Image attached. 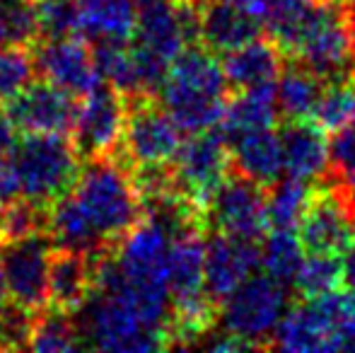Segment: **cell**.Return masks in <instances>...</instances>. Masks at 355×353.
Returning <instances> with one entry per match:
<instances>
[{
	"label": "cell",
	"mask_w": 355,
	"mask_h": 353,
	"mask_svg": "<svg viewBox=\"0 0 355 353\" xmlns=\"http://www.w3.org/2000/svg\"><path fill=\"white\" fill-rule=\"evenodd\" d=\"M322 305L324 315H327L329 325H331L334 339H336V349H351L355 351V293H324L317 298Z\"/></svg>",
	"instance_id": "obj_34"
},
{
	"label": "cell",
	"mask_w": 355,
	"mask_h": 353,
	"mask_svg": "<svg viewBox=\"0 0 355 353\" xmlns=\"http://www.w3.org/2000/svg\"><path fill=\"white\" fill-rule=\"evenodd\" d=\"M27 349L32 351H78L83 349L78 322L73 312L44 305L34 312Z\"/></svg>",
	"instance_id": "obj_26"
},
{
	"label": "cell",
	"mask_w": 355,
	"mask_h": 353,
	"mask_svg": "<svg viewBox=\"0 0 355 353\" xmlns=\"http://www.w3.org/2000/svg\"><path fill=\"white\" fill-rule=\"evenodd\" d=\"M182 146V131L172 121L164 107L155 102V94L126 97V123H123L119 155L131 170L172 165Z\"/></svg>",
	"instance_id": "obj_5"
},
{
	"label": "cell",
	"mask_w": 355,
	"mask_h": 353,
	"mask_svg": "<svg viewBox=\"0 0 355 353\" xmlns=\"http://www.w3.org/2000/svg\"><path fill=\"white\" fill-rule=\"evenodd\" d=\"M19 179L15 172V165L10 160V155L0 157V206H8L10 201L19 198Z\"/></svg>",
	"instance_id": "obj_38"
},
{
	"label": "cell",
	"mask_w": 355,
	"mask_h": 353,
	"mask_svg": "<svg viewBox=\"0 0 355 353\" xmlns=\"http://www.w3.org/2000/svg\"><path fill=\"white\" fill-rule=\"evenodd\" d=\"M32 56L34 68L44 80L66 89L73 97H83L99 83L94 71L92 46L83 37H58V39H37Z\"/></svg>",
	"instance_id": "obj_13"
},
{
	"label": "cell",
	"mask_w": 355,
	"mask_h": 353,
	"mask_svg": "<svg viewBox=\"0 0 355 353\" xmlns=\"http://www.w3.org/2000/svg\"><path fill=\"white\" fill-rule=\"evenodd\" d=\"M324 83L327 85H322V92H319L309 119L322 131L336 133L355 121V71Z\"/></svg>",
	"instance_id": "obj_27"
},
{
	"label": "cell",
	"mask_w": 355,
	"mask_h": 353,
	"mask_svg": "<svg viewBox=\"0 0 355 353\" xmlns=\"http://www.w3.org/2000/svg\"><path fill=\"white\" fill-rule=\"evenodd\" d=\"M8 300V293H5V281H3V266H0V305Z\"/></svg>",
	"instance_id": "obj_45"
},
{
	"label": "cell",
	"mask_w": 355,
	"mask_h": 353,
	"mask_svg": "<svg viewBox=\"0 0 355 353\" xmlns=\"http://www.w3.org/2000/svg\"><path fill=\"white\" fill-rule=\"evenodd\" d=\"M283 51L273 39L254 37L247 44L223 53L220 68L227 85L249 89L259 85H271L283 71Z\"/></svg>",
	"instance_id": "obj_19"
},
{
	"label": "cell",
	"mask_w": 355,
	"mask_h": 353,
	"mask_svg": "<svg viewBox=\"0 0 355 353\" xmlns=\"http://www.w3.org/2000/svg\"><path fill=\"white\" fill-rule=\"evenodd\" d=\"M92 259L71 250H53L49 261L46 305L78 312L92 293Z\"/></svg>",
	"instance_id": "obj_20"
},
{
	"label": "cell",
	"mask_w": 355,
	"mask_h": 353,
	"mask_svg": "<svg viewBox=\"0 0 355 353\" xmlns=\"http://www.w3.org/2000/svg\"><path fill=\"white\" fill-rule=\"evenodd\" d=\"M71 196L99 240L109 247L116 245L145 216L131 167L119 155L85 160L71 187Z\"/></svg>",
	"instance_id": "obj_2"
},
{
	"label": "cell",
	"mask_w": 355,
	"mask_h": 353,
	"mask_svg": "<svg viewBox=\"0 0 355 353\" xmlns=\"http://www.w3.org/2000/svg\"><path fill=\"white\" fill-rule=\"evenodd\" d=\"M341 283V259L329 252H304V259L293 278V288L300 298H319L331 293Z\"/></svg>",
	"instance_id": "obj_30"
},
{
	"label": "cell",
	"mask_w": 355,
	"mask_h": 353,
	"mask_svg": "<svg viewBox=\"0 0 355 353\" xmlns=\"http://www.w3.org/2000/svg\"><path fill=\"white\" fill-rule=\"evenodd\" d=\"M309 196H312V187L304 179L288 177L285 182L276 179L271 184V191H266L268 227H273V230H295L304 208H307Z\"/></svg>",
	"instance_id": "obj_28"
},
{
	"label": "cell",
	"mask_w": 355,
	"mask_h": 353,
	"mask_svg": "<svg viewBox=\"0 0 355 353\" xmlns=\"http://www.w3.org/2000/svg\"><path fill=\"white\" fill-rule=\"evenodd\" d=\"M334 187L355 206V121L336 131V138L329 146V170Z\"/></svg>",
	"instance_id": "obj_33"
},
{
	"label": "cell",
	"mask_w": 355,
	"mask_h": 353,
	"mask_svg": "<svg viewBox=\"0 0 355 353\" xmlns=\"http://www.w3.org/2000/svg\"><path fill=\"white\" fill-rule=\"evenodd\" d=\"M355 235V206L336 187L312 189L297 223V240L304 252L341 255Z\"/></svg>",
	"instance_id": "obj_12"
},
{
	"label": "cell",
	"mask_w": 355,
	"mask_h": 353,
	"mask_svg": "<svg viewBox=\"0 0 355 353\" xmlns=\"http://www.w3.org/2000/svg\"><path fill=\"white\" fill-rule=\"evenodd\" d=\"M343 17L346 15L336 3L319 0L317 12L288 56L322 80L353 73L355 46L348 22Z\"/></svg>",
	"instance_id": "obj_7"
},
{
	"label": "cell",
	"mask_w": 355,
	"mask_h": 353,
	"mask_svg": "<svg viewBox=\"0 0 355 353\" xmlns=\"http://www.w3.org/2000/svg\"><path fill=\"white\" fill-rule=\"evenodd\" d=\"M46 206H39V203L27 201L22 196L15 198L8 206H0V245L34 235V232H46Z\"/></svg>",
	"instance_id": "obj_31"
},
{
	"label": "cell",
	"mask_w": 355,
	"mask_h": 353,
	"mask_svg": "<svg viewBox=\"0 0 355 353\" xmlns=\"http://www.w3.org/2000/svg\"><path fill=\"white\" fill-rule=\"evenodd\" d=\"M0 19L5 24L10 44L32 46L39 39L34 0H0Z\"/></svg>",
	"instance_id": "obj_35"
},
{
	"label": "cell",
	"mask_w": 355,
	"mask_h": 353,
	"mask_svg": "<svg viewBox=\"0 0 355 353\" xmlns=\"http://www.w3.org/2000/svg\"><path fill=\"white\" fill-rule=\"evenodd\" d=\"M75 315L83 349L99 351H159L167 349L162 334L153 332L141 320L121 291H92Z\"/></svg>",
	"instance_id": "obj_4"
},
{
	"label": "cell",
	"mask_w": 355,
	"mask_h": 353,
	"mask_svg": "<svg viewBox=\"0 0 355 353\" xmlns=\"http://www.w3.org/2000/svg\"><path fill=\"white\" fill-rule=\"evenodd\" d=\"M304 259V250L293 230H273L261 247V266L266 276L281 286H293V278Z\"/></svg>",
	"instance_id": "obj_29"
},
{
	"label": "cell",
	"mask_w": 355,
	"mask_h": 353,
	"mask_svg": "<svg viewBox=\"0 0 355 353\" xmlns=\"http://www.w3.org/2000/svg\"><path fill=\"white\" fill-rule=\"evenodd\" d=\"M206 221H211L218 232L225 235L254 242L261 240L268 232L266 187L230 170L215 189Z\"/></svg>",
	"instance_id": "obj_11"
},
{
	"label": "cell",
	"mask_w": 355,
	"mask_h": 353,
	"mask_svg": "<svg viewBox=\"0 0 355 353\" xmlns=\"http://www.w3.org/2000/svg\"><path fill=\"white\" fill-rule=\"evenodd\" d=\"M157 94L179 131L193 136L213 131L223 119L227 107V80L213 51L189 44L169 63Z\"/></svg>",
	"instance_id": "obj_1"
},
{
	"label": "cell",
	"mask_w": 355,
	"mask_h": 353,
	"mask_svg": "<svg viewBox=\"0 0 355 353\" xmlns=\"http://www.w3.org/2000/svg\"><path fill=\"white\" fill-rule=\"evenodd\" d=\"M225 3L234 5V8L242 10V12L249 15V17H254L257 22H263L266 15H268V10H271L273 0H225Z\"/></svg>",
	"instance_id": "obj_40"
},
{
	"label": "cell",
	"mask_w": 355,
	"mask_h": 353,
	"mask_svg": "<svg viewBox=\"0 0 355 353\" xmlns=\"http://www.w3.org/2000/svg\"><path fill=\"white\" fill-rule=\"evenodd\" d=\"M51 252L53 245L46 232H34L0 245V266L10 302L29 312H37L46 305Z\"/></svg>",
	"instance_id": "obj_10"
},
{
	"label": "cell",
	"mask_w": 355,
	"mask_h": 353,
	"mask_svg": "<svg viewBox=\"0 0 355 353\" xmlns=\"http://www.w3.org/2000/svg\"><path fill=\"white\" fill-rule=\"evenodd\" d=\"M283 148V170L288 177L314 182L329 170V143L327 131L309 119L288 121L281 131Z\"/></svg>",
	"instance_id": "obj_18"
},
{
	"label": "cell",
	"mask_w": 355,
	"mask_h": 353,
	"mask_svg": "<svg viewBox=\"0 0 355 353\" xmlns=\"http://www.w3.org/2000/svg\"><path fill=\"white\" fill-rule=\"evenodd\" d=\"M10 160L17 172L22 198L46 208L71 191L80 172L73 143L58 133H27L12 146Z\"/></svg>",
	"instance_id": "obj_3"
},
{
	"label": "cell",
	"mask_w": 355,
	"mask_h": 353,
	"mask_svg": "<svg viewBox=\"0 0 355 353\" xmlns=\"http://www.w3.org/2000/svg\"><path fill=\"white\" fill-rule=\"evenodd\" d=\"M227 150L232 170L261 187H271L283 175V148L273 128L242 133L227 143Z\"/></svg>",
	"instance_id": "obj_23"
},
{
	"label": "cell",
	"mask_w": 355,
	"mask_h": 353,
	"mask_svg": "<svg viewBox=\"0 0 355 353\" xmlns=\"http://www.w3.org/2000/svg\"><path fill=\"white\" fill-rule=\"evenodd\" d=\"M34 312L5 300L0 305V351H22L29 344Z\"/></svg>",
	"instance_id": "obj_37"
},
{
	"label": "cell",
	"mask_w": 355,
	"mask_h": 353,
	"mask_svg": "<svg viewBox=\"0 0 355 353\" xmlns=\"http://www.w3.org/2000/svg\"><path fill=\"white\" fill-rule=\"evenodd\" d=\"M268 349H281L293 353H324L338 351L331 325L324 315L317 298H307L283 312L268 341Z\"/></svg>",
	"instance_id": "obj_17"
},
{
	"label": "cell",
	"mask_w": 355,
	"mask_h": 353,
	"mask_svg": "<svg viewBox=\"0 0 355 353\" xmlns=\"http://www.w3.org/2000/svg\"><path fill=\"white\" fill-rule=\"evenodd\" d=\"M15 143H17V128H15L10 114L5 112L3 104H0V157L10 155Z\"/></svg>",
	"instance_id": "obj_39"
},
{
	"label": "cell",
	"mask_w": 355,
	"mask_h": 353,
	"mask_svg": "<svg viewBox=\"0 0 355 353\" xmlns=\"http://www.w3.org/2000/svg\"><path fill=\"white\" fill-rule=\"evenodd\" d=\"M288 310V288L271 276H249L218 305L225 332L249 341L257 349H268V341Z\"/></svg>",
	"instance_id": "obj_6"
},
{
	"label": "cell",
	"mask_w": 355,
	"mask_h": 353,
	"mask_svg": "<svg viewBox=\"0 0 355 353\" xmlns=\"http://www.w3.org/2000/svg\"><path fill=\"white\" fill-rule=\"evenodd\" d=\"M37 76L29 46L8 44L0 49V104H8Z\"/></svg>",
	"instance_id": "obj_32"
},
{
	"label": "cell",
	"mask_w": 355,
	"mask_h": 353,
	"mask_svg": "<svg viewBox=\"0 0 355 353\" xmlns=\"http://www.w3.org/2000/svg\"><path fill=\"white\" fill-rule=\"evenodd\" d=\"M278 119L276 107V85H259L249 89H239V94L227 102L223 119L213 128L225 143L234 141L237 136L249 131L273 128Z\"/></svg>",
	"instance_id": "obj_24"
},
{
	"label": "cell",
	"mask_w": 355,
	"mask_h": 353,
	"mask_svg": "<svg viewBox=\"0 0 355 353\" xmlns=\"http://www.w3.org/2000/svg\"><path fill=\"white\" fill-rule=\"evenodd\" d=\"M8 44H10L8 32H5V24H3V19H0V49H3V46H8Z\"/></svg>",
	"instance_id": "obj_44"
},
{
	"label": "cell",
	"mask_w": 355,
	"mask_h": 353,
	"mask_svg": "<svg viewBox=\"0 0 355 353\" xmlns=\"http://www.w3.org/2000/svg\"><path fill=\"white\" fill-rule=\"evenodd\" d=\"M78 29L85 42H131L136 32V0H78Z\"/></svg>",
	"instance_id": "obj_22"
},
{
	"label": "cell",
	"mask_w": 355,
	"mask_h": 353,
	"mask_svg": "<svg viewBox=\"0 0 355 353\" xmlns=\"http://www.w3.org/2000/svg\"><path fill=\"white\" fill-rule=\"evenodd\" d=\"M39 39L73 37L78 29V10L75 0H37Z\"/></svg>",
	"instance_id": "obj_36"
},
{
	"label": "cell",
	"mask_w": 355,
	"mask_h": 353,
	"mask_svg": "<svg viewBox=\"0 0 355 353\" xmlns=\"http://www.w3.org/2000/svg\"><path fill=\"white\" fill-rule=\"evenodd\" d=\"M276 80V107L285 121H300V119L312 117V109L322 92V78H317L300 63H293L288 68L283 66Z\"/></svg>",
	"instance_id": "obj_25"
},
{
	"label": "cell",
	"mask_w": 355,
	"mask_h": 353,
	"mask_svg": "<svg viewBox=\"0 0 355 353\" xmlns=\"http://www.w3.org/2000/svg\"><path fill=\"white\" fill-rule=\"evenodd\" d=\"M80 99L83 104H78L71 131V143L78 157L92 160L99 155H114L121 146L126 123V97L99 80Z\"/></svg>",
	"instance_id": "obj_9"
},
{
	"label": "cell",
	"mask_w": 355,
	"mask_h": 353,
	"mask_svg": "<svg viewBox=\"0 0 355 353\" xmlns=\"http://www.w3.org/2000/svg\"><path fill=\"white\" fill-rule=\"evenodd\" d=\"M346 22H348V29H351V37H353V46H355V10H351V12L346 15Z\"/></svg>",
	"instance_id": "obj_43"
},
{
	"label": "cell",
	"mask_w": 355,
	"mask_h": 353,
	"mask_svg": "<svg viewBox=\"0 0 355 353\" xmlns=\"http://www.w3.org/2000/svg\"><path fill=\"white\" fill-rule=\"evenodd\" d=\"M259 266L261 247L257 242L215 232L211 240H206L203 252V288L215 305H220Z\"/></svg>",
	"instance_id": "obj_15"
},
{
	"label": "cell",
	"mask_w": 355,
	"mask_h": 353,
	"mask_svg": "<svg viewBox=\"0 0 355 353\" xmlns=\"http://www.w3.org/2000/svg\"><path fill=\"white\" fill-rule=\"evenodd\" d=\"M261 27L254 17L244 15L225 0H201L198 8V39L213 53H227L232 49L259 37Z\"/></svg>",
	"instance_id": "obj_21"
},
{
	"label": "cell",
	"mask_w": 355,
	"mask_h": 353,
	"mask_svg": "<svg viewBox=\"0 0 355 353\" xmlns=\"http://www.w3.org/2000/svg\"><path fill=\"white\" fill-rule=\"evenodd\" d=\"M341 283H346L348 291L355 293V235L353 240L343 247L341 257Z\"/></svg>",
	"instance_id": "obj_41"
},
{
	"label": "cell",
	"mask_w": 355,
	"mask_h": 353,
	"mask_svg": "<svg viewBox=\"0 0 355 353\" xmlns=\"http://www.w3.org/2000/svg\"><path fill=\"white\" fill-rule=\"evenodd\" d=\"M230 170H232V162H230L227 143L215 131L193 133L187 143L179 146L169 165L172 189L203 218L208 213L215 189L227 177Z\"/></svg>",
	"instance_id": "obj_8"
},
{
	"label": "cell",
	"mask_w": 355,
	"mask_h": 353,
	"mask_svg": "<svg viewBox=\"0 0 355 353\" xmlns=\"http://www.w3.org/2000/svg\"><path fill=\"white\" fill-rule=\"evenodd\" d=\"M206 223H187L177 227L167 252L169 305L206 298L203 288V252H206Z\"/></svg>",
	"instance_id": "obj_16"
},
{
	"label": "cell",
	"mask_w": 355,
	"mask_h": 353,
	"mask_svg": "<svg viewBox=\"0 0 355 353\" xmlns=\"http://www.w3.org/2000/svg\"><path fill=\"white\" fill-rule=\"evenodd\" d=\"M331 3H336L341 10H346V15L351 12V10H355V0H331Z\"/></svg>",
	"instance_id": "obj_42"
},
{
	"label": "cell",
	"mask_w": 355,
	"mask_h": 353,
	"mask_svg": "<svg viewBox=\"0 0 355 353\" xmlns=\"http://www.w3.org/2000/svg\"><path fill=\"white\" fill-rule=\"evenodd\" d=\"M10 119L22 133H58L68 136L73 131L78 102L66 89L49 80L29 83L12 102H8Z\"/></svg>",
	"instance_id": "obj_14"
}]
</instances>
